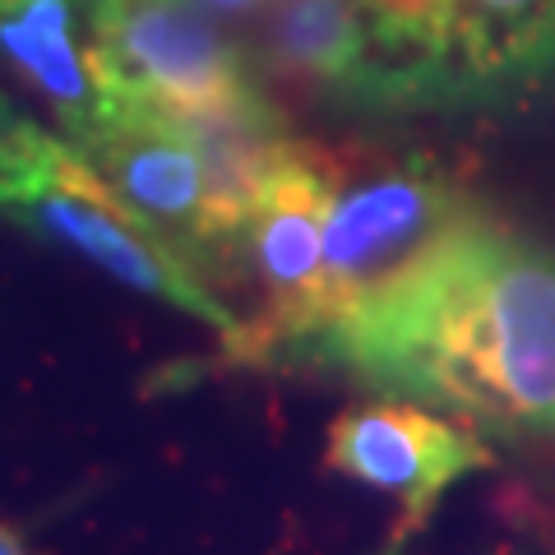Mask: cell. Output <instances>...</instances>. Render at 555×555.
I'll use <instances>...</instances> for the list:
<instances>
[{"instance_id":"1","label":"cell","mask_w":555,"mask_h":555,"mask_svg":"<svg viewBox=\"0 0 555 555\" xmlns=\"http://www.w3.org/2000/svg\"><path fill=\"white\" fill-rule=\"evenodd\" d=\"M375 398L505 440L555 436V250L477 208L393 292L306 347Z\"/></svg>"},{"instance_id":"2","label":"cell","mask_w":555,"mask_h":555,"mask_svg":"<svg viewBox=\"0 0 555 555\" xmlns=\"http://www.w3.org/2000/svg\"><path fill=\"white\" fill-rule=\"evenodd\" d=\"M0 218L38 241L83 255L120 287L218 328L222 347L241 334L236 310L112 195V185L69 139L38 126L5 89H0Z\"/></svg>"},{"instance_id":"3","label":"cell","mask_w":555,"mask_h":555,"mask_svg":"<svg viewBox=\"0 0 555 555\" xmlns=\"http://www.w3.org/2000/svg\"><path fill=\"white\" fill-rule=\"evenodd\" d=\"M481 204L430 153L338 158V185L324 222V297L310 343L393 292Z\"/></svg>"},{"instance_id":"4","label":"cell","mask_w":555,"mask_h":555,"mask_svg":"<svg viewBox=\"0 0 555 555\" xmlns=\"http://www.w3.org/2000/svg\"><path fill=\"white\" fill-rule=\"evenodd\" d=\"M334 185L338 153L310 139H287L241 241V259H250L259 283V315L241 320V334L228 343L236 366H297L301 347L315 334Z\"/></svg>"},{"instance_id":"5","label":"cell","mask_w":555,"mask_h":555,"mask_svg":"<svg viewBox=\"0 0 555 555\" xmlns=\"http://www.w3.org/2000/svg\"><path fill=\"white\" fill-rule=\"evenodd\" d=\"M102 69L120 98L167 116L250 89L246 56L195 0H83Z\"/></svg>"},{"instance_id":"6","label":"cell","mask_w":555,"mask_h":555,"mask_svg":"<svg viewBox=\"0 0 555 555\" xmlns=\"http://www.w3.org/2000/svg\"><path fill=\"white\" fill-rule=\"evenodd\" d=\"M495 454L473 426L430 412L412 398H375L343 408L324 436V467L398 505V537L430 524L463 477L491 467Z\"/></svg>"},{"instance_id":"7","label":"cell","mask_w":555,"mask_h":555,"mask_svg":"<svg viewBox=\"0 0 555 555\" xmlns=\"http://www.w3.org/2000/svg\"><path fill=\"white\" fill-rule=\"evenodd\" d=\"M112 195L163 241L195 278H228L232 259L208 204L204 163L190 134L158 107L126 102L98 139L79 149Z\"/></svg>"},{"instance_id":"8","label":"cell","mask_w":555,"mask_h":555,"mask_svg":"<svg viewBox=\"0 0 555 555\" xmlns=\"http://www.w3.org/2000/svg\"><path fill=\"white\" fill-rule=\"evenodd\" d=\"M0 61L47 102L75 149L98 139L130 102L102 69L75 0H0Z\"/></svg>"},{"instance_id":"9","label":"cell","mask_w":555,"mask_h":555,"mask_svg":"<svg viewBox=\"0 0 555 555\" xmlns=\"http://www.w3.org/2000/svg\"><path fill=\"white\" fill-rule=\"evenodd\" d=\"M555 79V0H463L436 107H495Z\"/></svg>"},{"instance_id":"10","label":"cell","mask_w":555,"mask_h":555,"mask_svg":"<svg viewBox=\"0 0 555 555\" xmlns=\"http://www.w3.org/2000/svg\"><path fill=\"white\" fill-rule=\"evenodd\" d=\"M264 51L278 75L301 89L343 107L385 112L361 0H269Z\"/></svg>"},{"instance_id":"11","label":"cell","mask_w":555,"mask_h":555,"mask_svg":"<svg viewBox=\"0 0 555 555\" xmlns=\"http://www.w3.org/2000/svg\"><path fill=\"white\" fill-rule=\"evenodd\" d=\"M171 120L190 134V144H195L199 163H204L214 222H218V236L236 269L241 241H246V228H250L255 204H259V190H264L278 153H283V144L292 139L283 126V112L264 98L259 83H250V89H241L228 102H214V107H204V112H185Z\"/></svg>"},{"instance_id":"12","label":"cell","mask_w":555,"mask_h":555,"mask_svg":"<svg viewBox=\"0 0 555 555\" xmlns=\"http://www.w3.org/2000/svg\"><path fill=\"white\" fill-rule=\"evenodd\" d=\"M361 14L375 42L385 112L436 107L463 0H361Z\"/></svg>"},{"instance_id":"13","label":"cell","mask_w":555,"mask_h":555,"mask_svg":"<svg viewBox=\"0 0 555 555\" xmlns=\"http://www.w3.org/2000/svg\"><path fill=\"white\" fill-rule=\"evenodd\" d=\"M195 5H199L204 14H214V20H241V14L259 10L264 0H195Z\"/></svg>"},{"instance_id":"14","label":"cell","mask_w":555,"mask_h":555,"mask_svg":"<svg viewBox=\"0 0 555 555\" xmlns=\"http://www.w3.org/2000/svg\"><path fill=\"white\" fill-rule=\"evenodd\" d=\"M0 555H38L10 524H0Z\"/></svg>"}]
</instances>
